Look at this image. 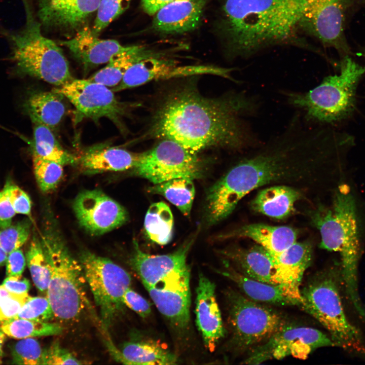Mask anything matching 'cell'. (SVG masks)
Masks as SVG:
<instances>
[{
    "instance_id": "obj_1",
    "label": "cell",
    "mask_w": 365,
    "mask_h": 365,
    "mask_svg": "<svg viewBox=\"0 0 365 365\" xmlns=\"http://www.w3.org/2000/svg\"><path fill=\"white\" fill-rule=\"evenodd\" d=\"M258 107L256 98L244 92L210 98L194 84H186L164 96L150 134L173 140L195 153L212 147L248 148L258 141L243 117L255 114Z\"/></svg>"
},
{
    "instance_id": "obj_2",
    "label": "cell",
    "mask_w": 365,
    "mask_h": 365,
    "mask_svg": "<svg viewBox=\"0 0 365 365\" xmlns=\"http://www.w3.org/2000/svg\"><path fill=\"white\" fill-rule=\"evenodd\" d=\"M307 0H225L222 29L232 57H249L296 36Z\"/></svg>"
},
{
    "instance_id": "obj_3",
    "label": "cell",
    "mask_w": 365,
    "mask_h": 365,
    "mask_svg": "<svg viewBox=\"0 0 365 365\" xmlns=\"http://www.w3.org/2000/svg\"><path fill=\"white\" fill-rule=\"evenodd\" d=\"M321 235L320 247L338 252L346 294L358 314L365 317L358 293V267L360 253L355 199L345 185L339 187L333 210L320 208L312 217Z\"/></svg>"
},
{
    "instance_id": "obj_4",
    "label": "cell",
    "mask_w": 365,
    "mask_h": 365,
    "mask_svg": "<svg viewBox=\"0 0 365 365\" xmlns=\"http://www.w3.org/2000/svg\"><path fill=\"white\" fill-rule=\"evenodd\" d=\"M21 1L25 15L23 27L17 30L0 28L10 46V59L21 73L60 87L74 79L68 61L60 48L43 35L30 1Z\"/></svg>"
},
{
    "instance_id": "obj_5",
    "label": "cell",
    "mask_w": 365,
    "mask_h": 365,
    "mask_svg": "<svg viewBox=\"0 0 365 365\" xmlns=\"http://www.w3.org/2000/svg\"><path fill=\"white\" fill-rule=\"evenodd\" d=\"M40 240L50 265L46 293L54 317L61 322H72L88 305L82 265L69 251L53 221L45 229Z\"/></svg>"
},
{
    "instance_id": "obj_6",
    "label": "cell",
    "mask_w": 365,
    "mask_h": 365,
    "mask_svg": "<svg viewBox=\"0 0 365 365\" xmlns=\"http://www.w3.org/2000/svg\"><path fill=\"white\" fill-rule=\"evenodd\" d=\"M341 272L322 271L300 290V306L328 332L336 346L365 358V339L360 331L348 319L340 289Z\"/></svg>"
},
{
    "instance_id": "obj_7",
    "label": "cell",
    "mask_w": 365,
    "mask_h": 365,
    "mask_svg": "<svg viewBox=\"0 0 365 365\" xmlns=\"http://www.w3.org/2000/svg\"><path fill=\"white\" fill-rule=\"evenodd\" d=\"M365 74V66L344 57L338 74L327 76L305 92H285L292 106L305 113L307 121L334 124L348 118L356 104L357 88Z\"/></svg>"
},
{
    "instance_id": "obj_8",
    "label": "cell",
    "mask_w": 365,
    "mask_h": 365,
    "mask_svg": "<svg viewBox=\"0 0 365 365\" xmlns=\"http://www.w3.org/2000/svg\"><path fill=\"white\" fill-rule=\"evenodd\" d=\"M231 343L238 351L253 349L266 342L286 322L276 310L233 290L226 293Z\"/></svg>"
},
{
    "instance_id": "obj_9",
    "label": "cell",
    "mask_w": 365,
    "mask_h": 365,
    "mask_svg": "<svg viewBox=\"0 0 365 365\" xmlns=\"http://www.w3.org/2000/svg\"><path fill=\"white\" fill-rule=\"evenodd\" d=\"M79 261L106 330L124 305L122 297L131 286V277L111 260L88 250L81 252Z\"/></svg>"
},
{
    "instance_id": "obj_10",
    "label": "cell",
    "mask_w": 365,
    "mask_h": 365,
    "mask_svg": "<svg viewBox=\"0 0 365 365\" xmlns=\"http://www.w3.org/2000/svg\"><path fill=\"white\" fill-rule=\"evenodd\" d=\"M134 173L154 184L186 178L192 180L203 174V163L193 153L169 139H162L151 150L139 154Z\"/></svg>"
},
{
    "instance_id": "obj_11",
    "label": "cell",
    "mask_w": 365,
    "mask_h": 365,
    "mask_svg": "<svg viewBox=\"0 0 365 365\" xmlns=\"http://www.w3.org/2000/svg\"><path fill=\"white\" fill-rule=\"evenodd\" d=\"M330 346L336 345L321 331L286 322L266 342L254 348L244 363L259 364L270 359H280L289 355L305 359L314 350Z\"/></svg>"
},
{
    "instance_id": "obj_12",
    "label": "cell",
    "mask_w": 365,
    "mask_h": 365,
    "mask_svg": "<svg viewBox=\"0 0 365 365\" xmlns=\"http://www.w3.org/2000/svg\"><path fill=\"white\" fill-rule=\"evenodd\" d=\"M74 106L76 118L97 121L107 118L119 125L131 106L119 101L108 87L89 80L73 79L54 89Z\"/></svg>"
},
{
    "instance_id": "obj_13",
    "label": "cell",
    "mask_w": 365,
    "mask_h": 365,
    "mask_svg": "<svg viewBox=\"0 0 365 365\" xmlns=\"http://www.w3.org/2000/svg\"><path fill=\"white\" fill-rule=\"evenodd\" d=\"M355 1L307 0L300 26L324 46L336 49L344 56L349 55L350 50L345 38V24Z\"/></svg>"
},
{
    "instance_id": "obj_14",
    "label": "cell",
    "mask_w": 365,
    "mask_h": 365,
    "mask_svg": "<svg viewBox=\"0 0 365 365\" xmlns=\"http://www.w3.org/2000/svg\"><path fill=\"white\" fill-rule=\"evenodd\" d=\"M233 68L209 65H178L175 61L161 56L148 57L131 65L121 82L112 88L114 92L134 88L152 81L193 77L202 75L220 76L235 81L231 76Z\"/></svg>"
},
{
    "instance_id": "obj_15",
    "label": "cell",
    "mask_w": 365,
    "mask_h": 365,
    "mask_svg": "<svg viewBox=\"0 0 365 365\" xmlns=\"http://www.w3.org/2000/svg\"><path fill=\"white\" fill-rule=\"evenodd\" d=\"M190 279L187 266L144 287L159 311L178 331L187 330L190 323Z\"/></svg>"
},
{
    "instance_id": "obj_16",
    "label": "cell",
    "mask_w": 365,
    "mask_h": 365,
    "mask_svg": "<svg viewBox=\"0 0 365 365\" xmlns=\"http://www.w3.org/2000/svg\"><path fill=\"white\" fill-rule=\"evenodd\" d=\"M72 207L80 226L92 235H100L121 227L128 220L125 208L99 190L81 192Z\"/></svg>"
},
{
    "instance_id": "obj_17",
    "label": "cell",
    "mask_w": 365,
    "mask_h": 365,
    "mask_svg": "<svg viewBox=\"0 0 365 365\" xmlns=\"http://www.w3.org/2000/svg\"><path fill=\"white\" fill-rule=\"evenodd\" d=\"M194 238L186 241L175 251L165 254L152 255L143 252L133 241V251L130 264L144 287L152 286L170 274L183 269Z\"/></svg>"
},
{
    "instance_id": "obj_18",
    "label": "cell",
    "mask_w": 365,
    "mask_h": 365,
    "mask_svg": "<svg viewBox=\"0 0 365 365\" xmlns=\"http://www.w3.org/2000/svg\"><path fill=\"white\" fill-rule=\"evenodd\" d=\"M196 322L204 345L214 351L225 335L221 311L216 301L213 282L200 273L196 288Z\"/></svg>"
},
{
    "instance_id": "obj_19",
    "label": "cell",
    "mask_w": 365,
    "mask_h": 365,
    "mask_svg": "<svg viewBox=\"0 0 365 365\" xmlns=\"http://www.w3.org/2000/svg\"><path fill=\"white\" fill-rule=\"evenodd\" d=\"M100 0H38L37 16L42 26L74 29L97 11Z\"/></svg>"
},
{
    "instance_id": "obj_20",
    "label": "cell",
    "mask_w": 365,
    "mask_h": 365,
    "mask_svg": "<svg viewBox=\"0 0 365 365\" xmlns=\"http://www.w3.org/2000/svg\"><path fill=\"white\" fill-rule=\"evenodd\" d=\"M209 0H174L154 15L153 27L160 32L179 34L190 32L199 25Z\"/></svg>"
},
{
    "instance_id": "obj_21",
    "label": "cell",
    "mask_w": 365,
    "mask_h": 365,
    "mask_svg": "<svg viewBox=\"0 0 365 365\" xmlns=\"http://www.w3.org/2000/svg\"><path fill=\"white\" fill-rule=\"evenodd\" d=\"M60 43L68 49L85 69L107 63L130 47L123 46L116 40L100 39L88 27H85L72 38Z\"/></svg>"
},
{
    "instance_id": "obj_22",
    "label": "cell",
    "mask_w": 365,
    "mask_h": 365,
    "mask_svg": "<svg viewBox=\"0 0 365 365\" xmlns=\"http://www.w3.org/2000/svg\"><path fill=\"white\" fill-rule=\"evenodd\" d=\"M312 257V247L308 242H295L274 257L273 283L283 286L301 300L300 285Z\"/></svg>"
},
{
    "instance_id": "obj_23",
    "label": "cell",
    "mask_w": 365,
    "mask_h": 365,
    "mask_svg": "<svg viewBox=\"0 0 365 365\" xmlns=\"http://www.w3.org/2000/svg\"><path fill=\"white\" fill-rule=\"evenodd\" d=\"M216 272L234 282L245 296L254 301L279 306L301 304V300L283 286L246 277L228 264Z\"/></svg>"
},
{
    "instance_id": "obj_24",
    "label": "cell",
    "mask_w": 365,
    "mask_h": 365,
    "mask_svg": "<svg viewBox=\"0 0 365 365\" xmlns=\"http://www.w3.org/2000/svg\"><path fill=\"white\" fill-rule=\"evenodd\" d=\"M139 156L121 148L100 145L85 151L77 163L88 173L123 171L133 169Z\"/></svg>"
},
{
    "instance_id": "obj_25",
    "label": "cell",
    "mask_w": 365,
    "mask_h": 365,
    "mask_svg": "<svg viewBox=\"0 0 365 365\" xmlns=\"http://www.w3.org/2000/svg\"><path fill=\"white\" fill-rule=\"evenodd\" d=\"M224 236L226 238L245 237L252 239L275 257L297 241L298 231L288 226L251 224L243 226Z\"/></svg>"
},
{
    "instance_id": "obj_26",
    "label": "cell",
    "mask_w": 365,
    "mask_h": 365,
    "mask_svg": "<svg viewBox=\"0 0 365 365\" xmlns=\"http://www.w3.org/2000/svg\"><path fill=\"white\" fill-rule=\"evenodd\" d=\"M107 344L113 356L124 364L169 365L178 361L175 354L152 340L126 342L120 350L110 342Z\"/></svg>"
},
{
    "instance_id": "obj_27",
    "label": "cell",
    "mask_w": 365,
    "mask_h": 365,
    "mask_svg": "<svg viewBox=\"0 0 365 365\" xmlns=\"http://www.w3.org/2000/svg\"><path fill=\"white\" fill-rule=\"evenodd\" d=\"M244 276L259 281L274 284V259L272 254L259 244L233 251L228 254Z\"/></svg>"
},
{
    "instance_id": "obj_28",
    "label": "cell",
    "mask_w": 365,
    "mask_h": 365,
    "mask_svg": "<svg viewBox=\"0 0 365 365\" xmlns=\"http://www.w3.org/2000/svg\"><path fill=\"white\" fill-rule=\"evenodd\" d=\"M299 197V192L291 187L273 186L259 192L251 201V207L256 212L280 220L292 213Z\"/></svg>"
},
{
    "instance_id": "obj_29",
    "label": "cell",
    "mask_w": 365,
    "mask_h": 365,
    "mask_svg": "<svg viewBox=\"0 0 365 365\" xmlns=\"http://www.w3.org/2000/svg\"><path fill=\"white\" fill-rule=\"evenodd\" d=\"M63 97L54 90L31 94L26 100L25 107L32 122L41 123L52 130L55 129L65 114Z\"/></svg>"
},
{
    "instance_id": "obj_30",
    "label": "cell",
    "mask_w": 365,
    "mask_h": 365,
    "mask_svg": "<svg viewBox=\"0 0 365 365\" xmlns=\"http://www.w3.org/2000/svg\"><path fill=\"white\" fill-rule=\"evenodd\" d=\"M160 56L142 46H130V48L113 57L103 68L99 70L89 80L108 87L117 86L128 69L135 63L143 59Z\"/></svg>"
},
{
    "instance_id": "obj_31",
    "label": "cell",
    "mask_w": 365,
    "mask_h": 365,
    "mask_svg": "<svg viewBox=\"0 0 365 365\" xmlns=\"http://www.w3.org/2000/svg\"><path fill=\"white\" fill-rule=\"evenodd\" d=\"M33 123L32 157L54 161L63 166L78 163V158L61 145L53 130L41 123Z\"/></svg>"
},
{
    "instance_id": "obj_32",
    "label": "cell",
    "mask_w": 365,
    "mask_h": 365,
    "mask_svg": "<svg viewBox=\"0 0 365 365\" xmlns=\"http://www.w3.org/2000/svg\"><path fill=\"white\" fill-rule=\"evenodd\" d=\"M144 228L148 238L159 245L168 244L173 235V217L169 206L163 202L152 204L146 213Z\"/></svg>"
},
{
    "instance_id": "obj_33",
    "label": "cell",
    "mask_w": 365,
    "mask_h": 365,
    "mask_svg": "<svg viewBox=\"0 0 365 365\" xmlns=\"http://www.w3.org/2000/svg\"><path fill=\"white\" fill-rule=\"evenodd\" d=\"M148 192L163 196L185 215L190 214L195 194L192 179L178 178L168 180L149 187Z\"/></svg>"
},
{
    "instance_id": "obj_34",
    "label": "cell",
    "mask_w": 365,
    "mask_h": 365,
    "mask_svg": "<svg viewBox=\"0 0 365 365\" xmlns=\"http://www.w3.org/2000/svg\"><path fill=\"white\" fill-rule=\"evenodd\" d=\"M0 330L6 336L21 339L27 338L58 335L63 327L56 323L25 318H14L1 325Z\"/></svg>"
},
{
    "instance_id": "obj_35",
    "label": "cell",
    "mask_w": 365,
    "mask_h": 365,
    "mask_svg": "<svg viewBox=\"0 0 365 365\" xmlns=\"http://www.w3.org/2000/svg\"><path fill=\"white\" fill-rule=\"evenodd\" d=\"M25 257L35 286L40 291L46 293L50 281V268L40 239L37 236H33Z\"/></svg>"
},
{
    "instance_id": "obj_36",
    "label": "cell",
    "mask_w": 365,
    "mask_h": 365,
    "mask_svg": "<svg viewBox=\"0 0 365 365\" xmlns=\"http://www.w3.org/2000/svg\"><path fill=\"white\" fill-rule=\"evenodd\" d=\"M35 177L41 191L44 193L55 190L63 174L62 165L54 161L32 157Z\"/></svg>"
},
{
    "instance_id": "obj_37",
    "label": "cell",
    "mask_w": 365,
    "mask_h": 365,
    "mask_svg": "<svg viewBox=\"0 0 365 365\" xmlns=\"http://www.w3.org/2000/svg\"><path fill=\"white\" fill-rule=\"evenodd\" d=\"M30 220L25 219L0 229V244L8 254L20 248L26 243L30 235Z\"/></svg>"
},
{
    "instance_id": "obj_38",
    "label": "cell",
    "mask_w": 365,
    "mask_h": 365,
    "mask_svg": "<svg viewBox=\"0 0 365 365\" xmlns=\"http://www.w3.org/2000/svg\"><path fill=\"white\" fill-rule=\"evenodd\" d=\"M43 350L39 342L33 338L21 339L12 349V363L42 364Z\"/></svg>"
},
{
    "instance_id": "obj_39",
    "label": "cell",
    "mask_w": 365,
    "mask_h": 365,
    "mask_svg": "<svg viewBox=\"0 0 365 365\" xmlns=\"http://www.w3.org/2000/svg\"><path fill=\"white\" fill-rule=\"evenodd\" d=\"M131 0H100L93 32L98 35L129 7Z\"/></svg>"
},
{
    "instance_id": "obj_40",
    "label": "cell",
    "mask_w": 365,
    "mask_h": 365,
    "mask_svg": "<svg viewBox=\"0 0 365 365\" xmlns=\"http://www.w3.org/2000/svg\"><path fill=\"white\" fill-rule=\"evenodd\" d=\"M54 317L53 309L47 297L30 296L14 318L48 321Z\"/></svg>"
},
{
    "instance_id": "obj_41",
    "label": "cell",
    "mask_w": 365,
    "mask_h": 365,
    "mask_svg": "<svg viewBox=\"0 0 365 365\" xmlns=\"http://www.w3.org/2000/svg\"><path fill=\"white\" fill-rule=\"evenodd\" d=\"M82 362L72 353L62 347L59 343H53L43 350L42 364H81Z\"/></svg>"
},
{
    "instance_id": "obj_42",
    "label": "cell",
    "mask_w": 365,
    "mask_h": 365,
    "mask_svg": "<svg viewBox=\"0 0 365 365\" xmlns=\"http://www.w3.org/2000/svg\"><path fill=\"white\" fill-rule=\"evenodd\" d=\"M16 213L30 215L31 202L29 196L16 185L7 182L4 189Z\"/></svg>"
},
{
    "instance_id": "obj_43",
    "label": "cell",
    "mask_w": 365,
    "mask_h": 365,
    "mask_svg": "<svg viewBox=\"0 0 365 365\" xmlns=\"http://www.w3.org/2000/svg\"><path fill=\"white\" fill-rule=\"evenodd\" d=\"M28 294H11L0 304V325L14 319L29 298Z\"/></svg>"
},
{
    "instance_id": "obj_44",
    "label": "cell",
    "mask_w": 365,
    "mask_h": 365,
    "mask_svg": "<svg viewBox=\"0 0 365 365\" xmlns=\"http://www.w3.org/2000/svg\"><path fill=\"white\" fill-rule=\"evenodd\" d=\"M122 301L124 305L142 318L149 316L151 313V303L130 287L123 294Z\"/></svg>"
},
{
    "instance_id": "obj_45",
    "label": "cell",
    "mask_w": 365,
    "mask_h": 365,
    "mask_svg": "<svg viewBox=\"0 0 365 365\" xmlns=\"http://www.w3.org/2000/svg\"><path fill=\"white\" fill-rule=\"evenodd\" d=\"M26 264V257L20 248L8 254L6 265L7 276H21Z\"/></svg>"
},
{
    "instance_id": "obj_46",
    "label": "cell",
    "mask_w": 365,
    "mask_h": 365,
    "mask_svg": "<svg viewBox=\"0 0 365 365\" xmlns=\"http://www.w3.org/2000/svg\"><path fill=\"white\" fill-rule=\"evenodd\" d=\"M2 285L10 293L17 295L27 294L30 287L29 281L22 275L7 276Z\"/></svg>"
},
{
    "instance_id": "obj_47",
    "label": "cell",
    "mask_w": 365,
    "mask_h": 365,
    "mask_svg": "<svg viewBox=\"0 0 365 365\" xmlns=\"http://www.w3.org/2000/svg\"><path fill=\"white\" fill-rule=\"evenodd\" d=\"M16 213L4 190L0 191V229L10 226Z\"/></svg>"
},
{
    "instance_id": "obj_48",
    "label": "cell",
    "mask_w": 365,
    "mask_h": 365,
    "mask_svg": "<svg viewBox=\"0 0 365 365\" xmlns=\"http://www.w3.org/2000/svg\"><path fill=\"white\" fill-rule=\"evenodd\" d=\"M174 0H141V6L145 13L154 15L159 9Z\"/></svg>"
},
{
    "instance_id": "obj_49",
    "label": "cell",
    "mask_w": 365,
    "mask_h": 365,
    "mask_svg": "<svg viewBox=\"0 0 365 365\" xmlns=\"http://www.w3.org/2000/svg\"><path fill=\"white\" fill-rule=\"evenodd\" d=\"M12 293L8 291L2 284L0 285V304Z\"/></svg>"
},
{
    "instance_id": "obj_50",
    "label": "cell",
    "mask_w": 365,
    "mask_h": 365,
    "mask_svg": "<svg viewBox=\"0 0 365 365\" xmlns=\"http://www.w3.org/2000/svg\"><path fill=\"white\" fill-rule=\"evenodd\" d=\"M8 253L0 244V266L6 264Z\"/></svg>"
},
{
    "instance_id": "obj_51",
    "label": "cell",
    "mask_w": 365,
    "mask_h": 365,
    "mask_svg": "<svg viewBox=\"0 0 365 365\" xmlns=\"http://www.w3.org/2000/svg\"><path fill=\"white\" fill-rule=\"evenodd\" d=\"M6 335L5 333L0 330V357L2 356L3 354V346L6 338Z\"/></svg>"
}]
</instances>
